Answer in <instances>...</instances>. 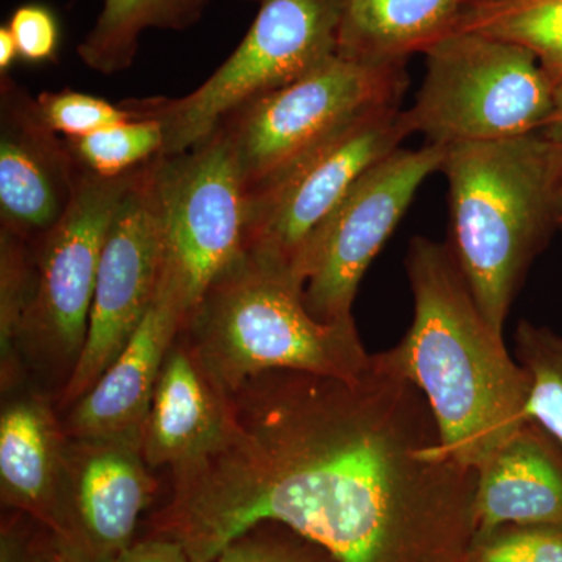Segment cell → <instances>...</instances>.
Wrapping results in <instances>:
<instances>
[{
    "label": "cell",
    "mask_w": 562,
    "mask_h": 562,
    "mask_svg": "<svg viewBox=\"0 0 562 562\" xmlns=\"http://www.w3.org/2000/svg\"><path fill=\"white\" fill-rule=\"evenodd\" d=\"M225 397L221 441L172 469L150 535L191 562L265 522L338 562H469L476 472L441 453L414 384L371 358L355 379L268 371Z\"/></svg>",
    "instance_id": "cell-1"
},
{
    "label": "cell",
    "mask_w": 562,
    "mask_h": 562,
    "mask_svg": "<svg viewBox=\"0 0 562 562\" xmlns=\"http://www.w3.org/2000/svg\"><path fill=\"white\" fill-rule=\"evenodd\" d=\"M405 266L413 324L397 346L372 355L373 366L424 394L441 453L476 472L530 420V375L509 357L447 244L416 236Z\"/></svg>",
    "instance_id": "cell-2"
},
{
    "label": "cell",
    "mask_w": 562,
    "mask_h": 562,
    "mask_svg": "<svg viewBox=\"0 0 562 562\" xmlns=\"http://www.w3.org/2000/svg\"><path fill=\"white\" fill-rule=\"evenodd\" d=\"M447 247L494 330L525 276L562 227V144L541 132L447 147Z\"/></svg>",
    "instance_id": "cell-3"
},
{
    "label": "cell",
    "mask_w": 562,
    "mask_h": 562,
    "mask_svg": "<svg viewBox=\"0 0 562 562\" xmlns=\"http://www.w3.org/2000/svg\"><path fill=\"white\" fill-rule=\"evenodd\" d=\"M181 336L225 395L268 371L355 379L372 358L355 319L317 321L290 266L250 250L211 283Z\"/></svg>",
    "instance_id": "cell-4"
},
{
    "label": "cell",
    "mask_w": 562,
    "mask_h": 562,
    "mask_svg": "<svg viewBox=\"0 0 562 562\" xmlns=\"http://www.w3.org/2000/svg\"><path fill=\"white\" fill-rule=\"evenodd\" d=\"M425 55L427 76L402 114L427 144L519 138L541 132L552 116L557 83L527 47L454 31Z\"/></svg>",
    "instance_id": "cell-5"
},
{
    "label": "cell",
    "mask_w": 562,
    "mask_h": 562,
    "mask_svg": "<svg viewBox=\"0 0 562 562\" xmlns=\"http://www.w3.org/2000/svg\"><path fill=\"white\" fill-rule=\"evenodd\" d=\"M341 0H261L239 46L210 79L181 98L127 99L132 120L157 121L161 155L183 154L255 99L302 79L336 55Z\"/></svg>",
    "instance_id": "cell-6"
},
{
    "label": "cell",
    "mask_w": 562,
    "mask_h": 562,
    "mask_svg": "<svg viewBox=\"0 0 562 562\" xmlns=\"http://www.w3.org/2000/svg\"><path fill=\"white\" fill-rule=\"evenodd\" d=\"M406 65H364L333 55L312 72L233 111L220 125L247 195L260 190L347 122L401 105Z\"/></svg>",
    "instance_id": "cell-7"
},
{
    "label": "cell",
    "mask_w": 562,
    "mask_h": 562,
    "mask_svg": "<svg viewBox=\"0 0 562 562\" xmlns=\"http://www.w3.org/2000/svg\"><path fill=\"white\" fill-rule=\"evenodd\" d=\"M155 184L165 233L160 284L188 321L211 283L246 250L247 192L221 128L183 154L157 157Z\"/></svg>",
    "instance_id": "cell-8"
},
{
    "label": "cell",
    "mask_w": 562,
    "mask_h": 562,
    "mask_svg": "<svg viewBox=\"0 0 562 562\" xmlns=\"http://www.w3.org/2000/svg\"><path fill=\"white\" fill-rule=\"evenodd\" d=\"M138 169L120 177L80 169L65 216L32 246V290L22 321L21 355L66 372L68 379L87 341L106 233Z\"/></svg>",
    "instance_id": "cell-9"
},
{
    "label": "cell",
    "mask_w": 562,
    "mask_h": 562,
    "mask_svg": "<svg viewBox=\"0 0 562 562\" xmlns=\"http://www.w3.org/2000/svg\"><path fill=\"white\" fill-rule=\"evenodd\" d=\"M447 147L402 149L375 162L303 247L295 277L310 314L324 324L353 319L362 277L412 205L428 176L439 171Z\"/></svg>",
    "instance_id": "cell-10"
},
{
    "label": "cell",
    "mask_w": 562,
    "mask_h": 562,
    "mask_svg": "<svg viewBox=\"0 0 562 562\" xmlns=\"http://www.w3.org/2000/svg\"><path fill=\"white\" fill-rule=\"evenodd\" d=\"M412 136L398 106L369 111L247 195L246 250L295 265L310 236L362 173Z\"/></svg>",
    "instance_id": "cell-11"
},
{
    "label": "cell",
    "mask_w": 562,
    "mask_h": 562,
    "mask_svg": "<svg viewBox=\"0 0 562 562\" xmlns=\"http://www.w3.org/2000/svg\"><path fill=\"white\" fill-rule=\"evenodd\" d=\"M155 160L140 166L111 221L99 265L87 341L63 386L58 401L63 408L79 401L120 357L157 295L165 261V233L155 184Z\"/></svg>",
    "instance_id": "cell-12"
},
{
    "label": "cell",
    "mask_w": 562,
    "mask_h": 562,
    "mask_svg": "<svg viewBox=\"0 0 562 562\" xmlns=\"http://www.w3.org/2000/svg\"><path fill=\"white\" fill-rule=\"evenodd\" d=\"M140 439L68 438L61 490L66 542L90 562H111L132 546L157 492Z\"/></svg>",
    "instance_id": "cell-13"
},
{
    "label": "cell",
    "mask_w": 562,
    "mask_h": 562,
    "mask_svg": "<svg viewBox=\"0 0 562 562\" xmlns=\"http://www.w3.org/2000/svg\"><path fill=\"white\" fill-rule=\"evenodd\" d=\"M80 169L36 98L0 76V231L40 243L69 209Z\"/></svg>",
    "instance_id": "cell-14"
},
{
    "label": "cell",
    "mask_w": 562,
    "mask_h": 562,
    "mask_svg": "<svg viewBox=\"0 0 562 562\" xmlns=\"http://www.w3.org/2000/svg\"><path fill=\"white\" fill-rule=\"evenodd\" d=\"M184 321L171 292L158 284L149 312L120 357L69 406L66 436L140 439L162 362Z\"/></svg>",
    "instance_id": "cell-15"
},
{
    "label": "cell",
    "mask_w": 562,
    "mask_h": 562,
    "mask_svg": "<svg viewBox=\"0 0 562 562\" xmlns=\"http://www.w3.org/2000/svg\"><path fill=\"white\" fill-rule=\"evenodd\" d=\"M66 436L43 394L25 391L0 414V498L63 539L61 490Z\"/></svg>",
    "instance_id": "cell-16"
},
{
    "label": "cell",
    "mask_w": 562,
    "mask_h": 562,
    "mask_svg": "<svg viewBox=\"0 0 562 562\" xmlns=\"http://www.w3.org/2000/svg\"><path fill=\"white\" fill-rule=\"evenodd\" d=\"M475 536L503 525H562V442L525 422L476 469Z\"/></svg>",
    "instance_id": "cell-17"
},
{
    "label": "cell",
    "mask_w": 562,
    "mask_h": 562,
    "mask_svg": "<svg viewBox=\"0 0 562 562\" xmlns=\"http://www.w3.org/2000/svg\"><path fill=\"white\" fill-rule=\"evenodd\" d=\"M227 397L177 336L162 362L140 436L150 469L180 468L216 447L224 435Z\"/></svg>",
    "instance_id": "cell-18"
},
{
    "label": "cell",
    "mask_w": 562,
    "mask_h": 562,
    "mask_svg": "<svg viewBox=\"0 0 562 562\" xmlns=\"http://www.w3.org/2000/svg\"><path fill=\"white\" fill-rule=\"evenodd\" d=\"M469 0H341L336 55L364 65H406L457 31Z\"/></svg>",
    "instance_id": "cell-19"
},
{
    "label": "cell",
    "mask_w": 562,
    "mask_h": 562,
    "mask_svg": "<svg viewBox=\"0 0 562 562\" xmlns=\"http://www.w3.org/2000/svg\"><path fill=\"white\" fill-rule=\"evenodd\" d=\"M210 0H105L94 27L77 54L85 66L114 76L135 61L139 38L149 29L187 31L198 24Z\"/></svg>",
    "instance_id": "cell-20"
},
{
    "label": "cell",
    "mask_w": 562,
    "mask_h": 562,
    "mask_svg": "<svg viewBox=\"0 0 562 562\" xmlns=\"http://www.w3.org/2000/svg\"><path fill=\"white\" fill-rule=\"evenodd\" d=\"M457 31L484 33L527 47L554 83L562 80V0L469 2Z\"/></svg>",
    "instance_id": "cell-21"
},
{
    "label": "cell",
    "mask_w": 562,
    "mask_h": 562,
    "mask_svg": "<svg viewBox=\"0 0 562 562\" xmlns=\"http://www.w3.org/2000/svg\"><path fill=\"white\" fill-rule=\"evenodd\" d=\"M31 244L0 231V380L2 391H16L24 375L20 350L22 321L32 290Z\"/></svg>",
    "instance_id": "cell-22"
},
{
    "label": "cell",
    "mask_w": 562,
    "mask_h": 562,
    "mask_svg": "<svg viewBox=\"0 0 562 562\" xmlns=\"http://www.w3.org/2000/svg\"><path fill=\"white\" fill-rule=\"evenodd\" d=\"M65 139L80 168L101 177L135 171L165 150V132L151 120H128L81 138Z\"/></svg>",
    "instance_id": "cell-23"
},
{
    "label": "cell",
    "mask_w": 562,
    "mask_h": 562,
    "mask_svg": "<svg viewBox=\"0 0 562 562\" xmlns=\"http://www.w3.org/2000/svg\"><path fill=\"white\" fill-rule=\"evenodd\" d=\"M516 360L531 380L528 417L562 442V336L552 328L520 321Z\"/></svg>",
    "instance_id": "cell-24"
},
{
    "label": "cell",
    "mask_w": 562,
    "mask_h": 562,
    "mask_svg": "<svg viewBox=\"0 0 562 562\" xmlns=\"http://www.w3.org/2000/svg\"><path fill=\"white\" fill-rule=\"evenodd\" d=\"M469 562H562V525H503L476 535Z\"/></svg>",
    "instance_id": "cell-25"
},
{
    "label": "cell",
    "mask_w": 562,
    "mask_h": 562,
    "mask_svg": "<svg viewBox=\"0 0 562 562\" xmlns=\"http://www.w3.org/2000/svg\"><path fill=\"white\" fill-rule=\"evenodd\" d=\"M211 562H338L327 550L276 522L257 525Z\"/></svg>",
    "instance_id": "cell-26"
},
{
    "label": "cell",
    "mask_w": 562,
    "mask_h": 562,
    "mask_svg": "<svg viewBox=\"0 0 562 562\" xmlns=\"http://www.w3.org/2000/svg\"><path fill=\"white\" fill-rule=\"evenodd\" d=\"M36 101L46 124L63 138H81L132 120L120 105L85 92H41Z\"/></svg>",
    "instance_id": "cell-27"
},
{
    "label": "cell",
    "mask_w": 562,
    "mask_h": 562,
    "mask_svg": "<svg viewBox=\"0 0 562 562\" xmlns=\"http://www.w3.org/2000/svg\"><path fill=\"white\" fill-rule=\"evenodd\" d=\"M20 514L16 519L3 524L0 539V562H90L65 539L33 524Z\"/></svg>",
    "instance_id": "cell-28"
},
{
    "label": "cell",
    "mask_w": 562,
    "mask_h": 562,
    "mask_svg": "<svg viewBox=\"0 0 562 562\" xmlns=\"http://www.w3.org/2000/svg\"><path fill=\"white\" fill-rule=\"evenodd\" d=\"M20 60L27 63H54L60 49V27L57 18L47 7L27 3L18 7L7 24Z\"/></svg>",
    "instance_id": "cell-29"
},
{
    "label": "cell",
    "mask_w": 562,
    "mask_h": 562,
    "mask_svg": "<svg viewBox=\"0 0 562 562\" xmlns=\"http://www.w3.org/2000/svg\"><path fill=\"white\" fill-rule=\"evenodd\" d=\"M111 562H191V560L179 542L165 536L150 535L143 541L133 542Z\"/></svg>",
    "instance_id": "cell-30"
},
{
    "label": "cell",
    "mask_w": 562,
    "mask_h": 562,
    "mask_svg": "<svg viewBox=\"0 0 562 562\" xmlns=\"http://www.w3.org/2000/svg\"><path fill=\"white\" fill-rule=\"evenodd\" d=\"M20 58L16 43L7 25L0 27V76H7L14 61Z\"/></svg>",
    "instance_id": "cell-31"
},
{
    "label": "cell",
    "mask_w": 562,
    "mask_h": 562,
    "mask_svg": "<svg viewBox=\"0 0 562 562\" xmlns=\"http://www.w3.org/2000/svg\"><path fill=\"white\" fill-rule=\"evenodd\" d=\"M541 133L543 136H547V138L562 144V80L557 85V90H554L552 116H550L549 122H547Z\"/></svg>",
    "instance_id": "cell-32"
},
{
    "label": "cell",
    "mask_w": 562,
    "mask_h": 562,
    "mask_svg": "<svg viewBox=\"0 0 562 562\" xmlns=\"http://www.w3.org/2000/svg\"><path fill=\"white\" fill-rule=\"evenodd\" d=\"M469 2H492V0H469Z\"/></svg>",
    "instance_id": "cell-33"
},
{
    "label": "cell",
    "mask_w": 562,
    "mask_h": 562,
    "mask_svg": "<svg viewBox=\"0 0 562 562\" xmlns=\"http://www.w3.org/2000/svg\"><path fill=\"white\" fill-rule=\"evenodd\" d=\"M244 2H258V3H260L261 0H244Z\"/></svg>",
    "instance_id": "cell-34"
}]
</instances>
